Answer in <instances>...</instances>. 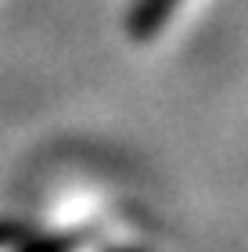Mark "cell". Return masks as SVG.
I'll return each instance as SVG.
<instances>
[{"label": "cell", "instance_id": "cell-2", "mask_svg": "<svg viewBox=\"0 0 248 252\" xmlns=\"http://www.w3.org/2000/svg\"><path fill=\"white\" fill-rule=\"evenodd\" d=\"M76 242L72 238H65V234H51V238H40V242H29L22 252H72Z\"/></svg>", "mask_w": 248, "mask_h": 252}, {"label": "cell", "instance_id": "cell-3", "mask_svg": "<svg viewBox=\"0 0 248 252\" xmlns=\"http://www.w3.org/2000/svg\"><path fill=\"white\" fill-rule=\"evenodd\" d=\"M22 234H26V227L0 220V245H15V242H22Z\"/></svg>", "mask_w": 248, "mask_h": 252}, {"label": "cell", "instance_id": "cell-1", "mask_svg": "<svg viewBox=\"0 0 248 252\" xmlns=\"http://www.w3.org/2000/svg\"><path fill=\"white\" fill-rule=\"evenodd\" d=\"M180 0H133L130 15H126V29L133 40H155L169 22V15L176 11Z\"/></svg>", "mask_w": 248, "mask_h": 252}, {"label": "cell", "instance_id": "cell-4", "mask_svg": "<svg viewBox=\"0 0 248 252\" xmlns=\"http://www.w3.org/2000/svg\"><path fill=\"white\" fill-rule=\"evenodd\" d=\"M111 252H133V249H111Z\"/></svg>", "mask_w": 248, "mask_h": 252}]
</instances>
